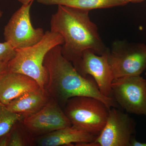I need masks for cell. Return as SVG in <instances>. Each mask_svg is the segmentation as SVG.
Masks as SVG:
<instances>
[{"label":"cell","instance_id":"23","mask_svg":"<svg viewBox=\"0 0 146 146\" xmlns=\"http://www.w3.org/2000/svg\"><path fill=\"white\" fill-rule=\"evenodd\" d=\"M3 12L1 11L0 10V20H1V18L3 16Z\"/></svg>","mask_w":146,"mask_h":146},{"label":"cell","instance_id":"8","mask_svg":"<svg viewBox=\"0 0 146 146\" xmlns=\"http://www.w3.org/2000/svg\"><path fill=\"white\" fill-rule=\"evenodd\" d=\"M136 123L127 114L117 108L109 110L106 123L94 142L84 146H130Z\"/></svg>","mask_w":146,"mask_h":146},{"label":"cell","instance_id":"2","mask_svg":"<svg viewBox=\"0 0 146 146\" xmlns=\"http://www.w3.org/2000/svg\"><path fill=\"white\" fill-rule=\"evenodd\" d=\"M89 11L58 5L50 22L51 31L63 37L61 52L72 63L78 61L84 52L89 50L101 55L108 48L103 42L96 25L92 22Z\"/></svg>","mask_w":146,"mask_h":146},{"label":"cell","instance_id":"18","mask_svg":"<svg viewBox=\"0 0 146 146\" xmlns=\"http://www.w3.org/2000/svg\"><path fill=\"white\" fill-rule=\"evenodd\" d=\"M9 133L0 138V146H8L9 140Z\"/></svg>","mask_w":146,"mask_h":146},{"label":"cell","instance_id":"5","mask_svg":"<svg viewBox=\"0 0 146 146\" xmlns=\"http://www.w3.org/2000/svg\"><path fill=\"white\" fill-rule=\"evenodd\" d=\"M108 60L115 79L141 76L146 69V45L116 41L110 50Z\"/></svg>","mask_w":146,"mask_h":146},{"label":"cell","instance_id":"11","mask_svg":"<svg viewBox=\"0 0 146 146\" xmlns=\"http://www.w3.org/2000/svg\"><path fill=\"white\" fill-rule=\"evenodd\" d=\"M98 136L73 126L55 131L35 138V143L39 146H76L94 142Z\"/></svg>","mask_w":146,"mask_h":146},{"label":"cell","instance_id":"21","mask_svg":"<svg viewBox=\"0 0 146 146\" xmlns=\"http://www.w3.org/2000/svg\"><path fill=\"white\" fill-rule=\"evenodd\" d=\"M21 3L22 4H26L30 3H33L34 0H17Z\"/></svg>","mask_w":146,"mask_h":146},{"label":"cell","instance_id":"7","mask_svg":"<svg viewBox=\"0 0 146 146\" xmlns=\"http://www.w3.org/2000/svg\"><path fill=\"white\" fill-rule=\"evenodd\" d=\"M112 97L127 112L146 116V80L141 76L114 79Z\"/></svg>","mask_w":146,"mask_h":146},{"label":"cell","instance_id":"4","mask_svg":"<svg viewBox=\"0 0 146 146\" xmlns=\"http://www.w3.org/2000/svg\"><path fill=\"white\" fill-rule=\"evenodd\" d=\"M63 109L72 126L98 136L106 123L110 109L95 98L78 96L68 100Z\"/></svg>","mask_w":146,"mask_h":146},{"label":"cell","instance_id":"1","mask_svg":"<svg viewBox=\"0 0 146 146\" xmlns=\"http://www.w3.org/2000/svg\"><path fill=\"white\" fill-rule=\"evenodd\" d=\"M44 65L48 75L45 89L62 109L68 100L78 96L95 98L103 102L109 109L119 107L114 98H108L102 94L92 77L82 76L72 63L63 56L61 45L56 46L48 52Z\"/></svg>","mask_w":146,"mask_h":146},{"label":"cell","instance_id":"22","mask_svg":"<svg viewBox=\"0 0 146 146\" xmlns=\"http://www.w3.org/2000/svg\"><path fill=\"white\" fill-rule=\"evenodd\" d=\"M144 1H145V0H129V3H140Z\"/></svg>","mask_w":146,"mask_h":146},{"label":"cell","instance_id":"14","mask_svg":"<svg viewBox=\"0 0 146 146\" xmlns=\"http://www.w3.org/2000/svg\"><path fill=\"white\" fill-rule=\"evenodd\" d=\"M46 5H64L89 11L121 6L129 3V0H37Z\"/></svg>","mask_w":146,"mask_h":146},{"label":"cell","instance_id":"12","mask_svg":"<svg viewBox=\"0 0 146 146\" xmlns=\"http://www.w3.org/2000/svg\"><path fill=\"white\" fill-rule=\"evenodd\" d=\"M39 88L36 82L30 77L7 71L0 78V102L6 106L23 94Z\"/></svg>","mask_w":146,"mask_h":146},{"label":"cell","instance_id":"20","mask_svg":"<svg viewBox=\"0 0 146 146\" xmlns=\"http://www.w3.org/2000/svg\"><path fill=\"white\" fill-rule=\"evenodd\" d=\"M7 63H5L0 65V78L7 72Z\"/></svg>","mask_w":146,"mask_h":146},{"label":"cell","instance_id":"19","mask_svg":"<svg viewBox=\"0 0 146 146\" xmlns=\"http://www.w3.org/2000/svg\"><path fill=\"white\" fill-rule=\"evenodd\" d=\"M130 146H146V143H142L136 140L132 136L130 141Z\"/></svg>","mask_w":146,"mask_h":146},{"label":"cell","instance_id":"3","mask_svg":"<svg viewBox=\"0 0 146 146\" xmlns=\"http://www.w3.org/2000/svg\"><path fill=\"white\" fill-rule=\"evenodd\" d=\"M64 43L59 33L50 31L45 32L42 39L31 46L16 49L14 57L7 63V71L19 73L34 79L40 88L45 89L48 78L44 65L45 56L53 48Z\"/></svg>","mask_w":146,"mask_h":146},{"label":"cell","instance_id":"9","mask_svg":"<svg viewBox=\"0 0 146 146\" xmlns=\"http://www.w3.org/2000/svg\"><path fill=\"white\" fill-rule=\"evenodd\" d=\"M109 52L107 48L102 54L99 55L86 50L80 59L72 64L82 76L84 77L90 76L94 78L103 95L113 98L112 84L115 78L108 60Z\"/></svg>","mask_w":146,"mask_h":146},{"label":"cell","instance_id":"10","mask_svg":"<svg viewBox=\"0 0 146 146\" xmlns=\"http://www.w3.org/2000/svg\"><path fill=\"white\" fill-rule=\"evenodd\" d=\"M22 123L34 138L72 125L62 108L52 98L38 112L24 118Z\"/></svg>","mask_w":146,"mask_h":146},{"label":"cell","instance_id":"13","mask_svg":"<svg viewBox=\"0 0 146 146\" xmlns=\"http://www.w3.org/2000/svg\"><path fill=\"white\" fill-rule=\"evenodd\" d=\"M50 98L46 89L40 88L23 94L11 101L6 107L11 112L25 118L38 112Z\"/></svg>","mask_w":146,"mask_h":146},{"label":"cell","instance_id":"6","mask_svg":"<svg viewBox=\"0 0 146 146\" xmlns=\"http://www.w3.org/2000/svg\"><path fill=\"white\" fill-rule=\"evenodd\" d=\"M32 3L23 4L5 27V42L15 49L31 46L38 43L44 35L43 29L34 28L31 23L30 9Z\"/></svg>","mask_w":146,"mask_h":146},{"label":"cell","instance_id":"17","mask_svg":"<svg viewBox=\"0 0 146 146\" xmlns=\"http://www.w3.org/2000/svg\"><path fill=\"white\" fill-rule=\"evenodd\" d=\"M16 49L8 43L0 42V65L8 63L15 56Z\"/></svg>","mask_w":146,"mask_h":146},{"label":"cell","instance_id":"16","mask_svg":"<svg viewBox=\"0 0 146 146\" xmlns=\"http://www.w3.org/2000/svg\"><path fill=\"white\" fill-rule=\"evenodd\" d=\"M24 118L22 115L9 110L0 102V138L9 133L13 126Z\"/></svg>","mask_w":146,"mask_h":146},{"label":"cell","instance_id":"15","mask_svg":"<svg viewBox=\"0 0 146 146\" xmlns=\"http://www.w3.org/2000/svg\"><path fill=\"white\" fill-rule=\"evenodd\" d=\"M9 134L8 146H32L35 144V138L27 130L22 121L16 124Z\"/></svg>","mask_w":146,"mask_h":146}]
</instances>
